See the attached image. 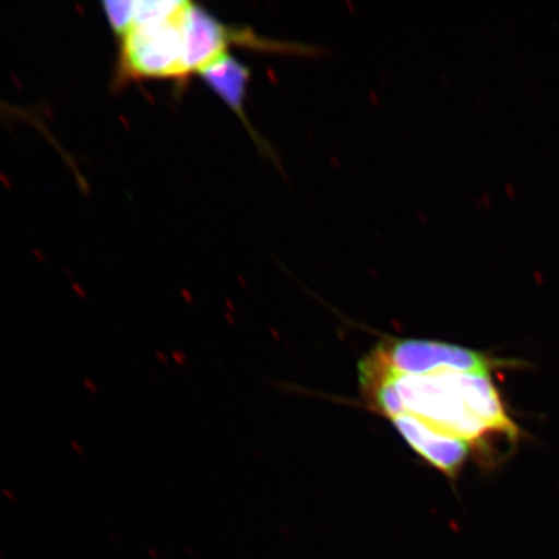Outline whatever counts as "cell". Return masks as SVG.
Listing matches in <instances>:
<instances>
[{"instance_id":"cell-8","label":"cell","mask_w":559,"mask_h":559,"mask_svg":"<svg viewBox=\"0 0 559 559\" xmlns=\"http://www.w3.org/2000/svg\"><path fill=\"white\" fill-rule=\"evenodd\" d=\"M70 447H72V450L79 454H85V449L80 443L76 442H70Z\"/></svg>"},{"instance_id":"cell-3","label":"cell","mask_w":559,"mask_h":559,"mask_svg":"<svg viewBox=\"0 0 559 559\" xmlns=\"http://www.w3.org/2000/svg\"><path fill=\"white\" fill-rule=\"evenodd\" d=\"M391 373L424 376L444 372L491 374L492 370L509 367L499 360L474 349L425 340L390 338L377 345L372 353Z\"/></svg>"},{"instance_id":"cell-1","label":"cell","mask_w":559,"mask_h":559,"mask_svg":"<svg viewBox=\"0 0 559 559\" xmlns=\"http://www.w3.org/2000/svg\"><path fill=\"white\" fill-rule=\"evenodd\" d=\"M400 396L402 415L423 419L444 435L480 445L489 436H501L515 444L520 429L508 415L491 374L444 372L424 376L391 373L372 354L368 355Z\"/></svg>"},{"instance_id":"cell-5","label":"cell","mask_w":559,"mask_h":559,"mask_svg":"<svg viewBox=\"0 0 559 559\" xmlns=\"http://www.w3.org/2000/svg\"><path fill=\"white\" fill-rule=\"evenodd\" d=\"M199 76L228 105L235 115L240 117L242 123L248 128L249 122L243 105L250 80L249 69L229 53L205 69Z\"/></svg>"},{"instance_id":"cell-2","label":"cell","mask_w":559,"mask_h":559,"mask_svg":"<svg viewBox=\"0 0 559 559\" xmlns=\"http://www.w3.org/2000/svg\"><path fill=\"white\" fill-rule=\"evenodd\" d=\"M190 0H135L134 16L120 35L117 83L191 79L188 69Z\"/></svg>"},{"instance_id":"cell-7","label":"cell","mask_w":559,"mask_h":559,"mask_svg":"<svg viewBox=\"0 0 559 559\" xmlns=\"http://www.w3.org/2000/svg\"><path fill=\"white\" fill-rule=\"evenodd\" d=\"M83 386H85V389L88 391L90 394L95 395V394H97V391H99V389H97V386H96V383L88 379L83 380Z\"/></svg>"},{"instance_id":"cell-4","label":"cell","mask_w":559,"mask_h":559,"mask_svg":"<svg viewBox=\"0 0 559 559\" xmlns=\"http://www.w3.org/2000/svg\"><path fill=\"white\" fill-rule=\"evenodd\" d=\"M391 421L411 449L418 456H421L426 463L435 466L436 469L442 472L449 478L457 477L467 456H469L472 450L469 443L447 436L423 421V419L407 414L397 416Z\"/></svg>"},{"instance_id":"cell-9","label":"cell","mask_w":559,"mask_h":559,"mask_svg":"<svg viewBox=\"0 0 559 559\" xmlns=\"http://www.w3.org/2000/svg\"><path fill=\"white\" fill-rule=\"evenodd\" d=\"M156 355H157V358L159 359V361L163 362L164 366L169 365V359H167V356H165L163 352H157Z\"/></svg>"},{"instance_id":"cell-6","label":"cell","mask_w":559,"mask_h":559,"mask_svg":"<svg viewBox=\"0 0 559 559\" xmlns=\"http://www.w3.org/2000/svg\"><path fill=\"white\" fill-rule=\"evenodd\" d=\"M0 118H23V120L35 123V126H38L40 130L45 131L44 126H40V122L35 121L31 114H27V111H24L23 109L12 107L11 104L4 103L2 100H0ZM46 135L50 136L47 134V132Z\"/></svg>"}]
</instances>
